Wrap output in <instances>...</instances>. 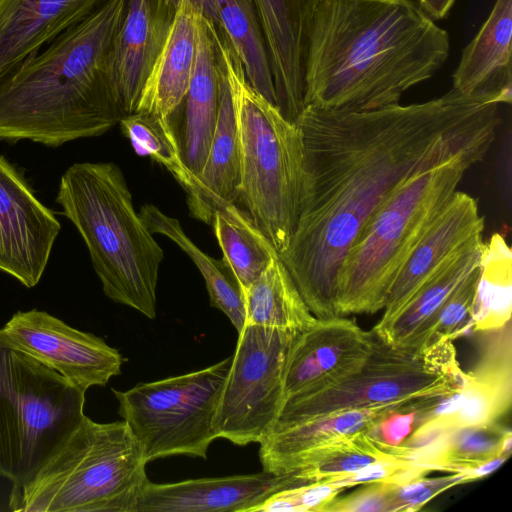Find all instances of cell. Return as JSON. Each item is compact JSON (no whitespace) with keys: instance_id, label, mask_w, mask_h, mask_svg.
Wrapping results in <instances>:
<instances>
[{"instance_id":"cell-1","label":"cell","mask_w":512,"mask_h":512,"mask_svg":"<svg viewBox=\"0 0 512 512\" xmlns=\"http://www.w3.org/2000/svg\"><path fill=\"white\" fill-rule=\"evenodd\" d=\"M502 104L452 89L421 103L344 112L306 105L298 222L279 258L317 319L339 317L338 275L377 208L410 177L463 153L486 155Z\"/></svg>"},{"instance_id":"cell-2","label":"cell","mask_w":512,"mask_h":512,"mask_svg":"<svg viewBox=\"0 0 512 512\" xmlns=\"http://www.w3.org/2000/svg\"><path fill=\"white\" fill-rule=\"evenodd\" d=\"M449 52L448 32L413 0H323L308 40L304 106L361 112L398 104Z\"/></svg>"},{"instance_id":"cell-3","label":"cell","mask_w":512,"mask_h":512,"mask_svg":"<svg viewBox=\"0 0 512 512\" xmlns=\"http://www.w3.org/2000/svg\"><path fill=\"white\" fill-rule=\"evenodd\" d=\"M127 1L105 0L0 84V140L59 147L119 124L108 63Z\"/></svg>"},{"instance_id":"cell-4","label":"cell","mask_w":512,"mask_h":512,"mask_svg":"<svg viewBox=\"0 0 512 512\" xmlns=\"http://www.w3.org/2000/svg\"><path fill=\"white\" fill-rule=\"evenodd\" d=\"M56 202L83 238L105 295L150 319L164 252L135 211L114 163H75L61 176Z\"/></svg>"},{"instance_id":"cell-5","label":"cell","mask_w":512,"mask_h":512,"mask_svg":"<svg viewBox=\"0 0 512 512\" xmlns=\"http://www.w3.org/2000/svg\"><path fill=\"white\" fill-rule=\"evenodd\" d=\"M484 154L470 152L422 171L401 184L371 215L341 265L340 316L384 309L401 267L468 169Z\"/></svg>"},{"instance_id":"cell-6","label":"cell","mask_w":512,"mask_h":512,"mask_svg":"<svg viewBox=\"0 0 512 512\" xmlns=\"http://www.w3.org/2000/svg\"><path fill=\"white\" fill-rule=\"evenodd\" d=\"M141 448L124 420L84 417L26 483L9 508L25 512H135L148 478Z\"/></svg>"},{"instance_id":"cell-7","label":"cell","mask_w":512,"mask_h":512,"mask_svg":"<svg viewBox=\"0 0 512 512\" xmlns=\"http://www.w3.org/2000/svg\"><path fill=\"white\" fill-rule=\"evenodd\" d=\"M216 45L231 91L239 132L240 201L278 255L295 231L301 201L303 150L295 123L256 92L222 31Z\"/></svg>"},{"instance_id":"cell-8","label":"cell","mask_w":512,"mask_h":512,"mask_svg":"<svg viewBox=\"0 0 512 512\" xmlns=\"http://www.w3.org/2000/svg\"><path fill=\"white\" fill-rule=\"evenodd\" d=\"M85 390L0 329V476L29 481L84 419Z\"/></svg>"},{"instance_id":"cell-9","label":"cell","mask_w":512,"mask_h":512,"mask_svg":"<svg viewBox=\"0 0 512 512\" xmlns=\"http://www.w3.org/2000/svg\"><path fill=\"white\" fill-rule=\"evenodd\" d=\"M232 356L197 371L112 389L118 413L147 462L172 455L206 458Z\"/></svg>"},{"instance_id":"cell-10","label":"cell","mask_w":512,"mask_h":512,"mask_svg":"<svg viewBox=\"0 0 512 512\" xmlns=\"http://www.w3.org/2000/svg\"><path fill=\"white\" fill-rule=\"evenodd\" d=\"M459 389L422 351L391 346L375 334L374 348L358 371L314 393L289 398L272 428L343 410L443 397Z\"/></svg>"},{"instance_id":"cell-11","label":"cell","mask_w":512,"mask_h":512,"mask_svg":"<svg viewBox=\"0 0 512 512\" xmlns=\"http://www.w3.org/2000/svg\"><path fill=\"white\" fill-rule=\"evenodd\" d=\"M297 333L244 325L214 419L218 438L244 446L270 432L285 403L286 363Z\"/></svg>"},{"instance_id":"cell-12","label":"cell","mask_w":512,"mask_h":512,"mask_svg":"<svg viewBox=\"0 0 512 512\" xmlns=\"http://www.w3.org/2000/svg\"><path fill=\"white\" fill-rule=\"evenodd\" d=\"M16 346L87 391L120 374L123 358L104 340L45 311H18L2 328Z\"/></svg>"},{"instance_id":"cell-13","label":"cell","mask_w":512,"mask_h":512,"mask_svg":"<svg viewBox=\"0 0 512 512\" xmlns=\"http://www.w3.org/2000/svg\"><path fill=\"white\" fill-rule=\"evenodd\" d=\"M60 228L52 210L0 155V270L27 288L36 286Z\"/></svg>"},{"instance_id":"cell-14","label":"cell","mask_w":512,"mask_h":512,"mask_svg":"<svg viewBox=\"0 0 512 512\" xmlns=\"http://www.w3.org/2000/svg\"><path fill=\"white\" fill-rule=\"evenodd\" d=\"M375 344L373 331L342 316L317 319L298 332L285 369V401L319 391L358 371Z\"/></svg>"},{"instance_id":"cell-15","label":"cell","mask_w":512,"mask_h":512,"mask_svg":"<svg viewBox=\"0 0 512 512\" xmlns=\"http://www.w3.org/2000/svg\"><path fill=\"white\" fill-rule=\"evenodd\" d=\"M180 0H128L108 63L124 115L136 111L143 87L169 33Z\"/></svg>"},{"instance_id":"cell-16","label":"cell","mask_w":512,"mask_h":512,"mask_svg":"<svg viewBox=\"0 0 512 512\" xmlns=\"http://www.w3.org/2000/svg\"><path fill=\"white\" fill-rule=\"evenodd\" d=\"M322 1L253 0L268 51L276 106L292 123L304 108L308 40Z\"/></svg>"},{"instance_id":"cell-17","label":"cell","mask_w":512,"mask_h":512,"mask_svg":"<svg viewBox=\"0 0 512 512\" xmlns=\"http://www.w3.org/2000/svg\"><path fill=\"white\" fill-rule=\"evenodd\" d=\"M299 484L290 474L267 471L165 484L147 480L135 512H251L273 493Z\"/></svg>"},{"instance_id":"cell-18","label":"cell","mask_w":512,"mask_h":512,"mask_svg":"<svg viewBox=\"0 0 512 512\" xmlns=\"http://www.w3.org/2000/svg\"><path fill=\"white\" fill-rule=\"evenodd\" d=\"M483 230L484 217L476 200L456 190L398 272L380 321L396 315L424 281L471 240L482 236Z\"/></svg>"},{"instance_id":"cell-19","label":"cell","mask_w":512,"mask_h":512,"mask_svg":"<svg viewBox=\"0 0 512 512\" xmlns=\"http://www.w3.org/2000/svg\"><path fill=\"white\" fill-rule=\"evenodd\" d=\"M216 26L198 16V44L193 75L181 103L165 118L181 159L197 179L206 163L218 119L220 85Z\"/></svg>"},{"instance_id":"cell-20","label":"cell","mask_w":512,"mask_h":512,"mask_svg":"<svg viewBox=\"0 0 512 512\" xmlns=\"http://www.w3.org/2000/svg\"><path fill=\"white\" fill-rule=\"evenodd\" d=\"M512 0L496 3L464 48L452 76V90L482 102H512Z\"/></svg>"},{"instance_id":"cell-21","label":"cell","mask_w":512,"mask_h":512,"mask_svg":"<svg viewBox=\"0 0 512 512\" xmlns=\"http://www.w3.org/2000/svg\"><path fill=\"white\" fill-rule=\"evenodd\" d=\"M105 0H0V84Z\"/></svg>"},{"instance_id":"cell-22","label":"cell","mask_w":512,"mask_h":512,"mask_svg":"<svg viewBox=\"0 0 512 512\" xmlns=\"http://www.w3.org/2000/svg\"><path fill=\"white\" fill-rule=\"evenodd\" d=\"M434 399L343 410L296 424L272 428L259 443V458L263 471L276 474L284 462L296 455L359 433H370L388 414L400 410L425 409Z\"/></svg>"},{"instance_id":"cell-23","label":"cell","mask_w":512,"mask_h":512,"mask_svg":"<svg viewBox=\"0 0 512 512\" xmlns=\"http://www.w3.org/2000/svg\"><path fill=\"white\" fill-rule=\"evenodd\" d=\"M216 50L220 85L218 119L204 168L197 177L193 190L187 194L191 214L209 224L218 207L227 203H236L239 198L241 179L236 114L217 45Z\"/></svg>"},{"instance_id":"cell-24","label":"cell","mask_w":512,"mask_h":512,"mask_svg":"<svg viewBox=\"0 0 512 512\" xmlns=\"http://www.w3.org/2000/svg\"><path fill=\"white\" fill-rule=\"evenodd\" d=\"M483 248L482 236L471 240L424 281L396 315L379 321L372 329L374 334L391 346L418 352L441 306L479 266Z\"/></svg>"},{"instance_id":"cell-25","label":"cell","mask_w":512,"mask_h":512,"mask_svg":"<svg viewBox=\"0 0 512 512\" xmlns=\"http://www.w3.org/2000/svg\"><path fill=\"white\" fill-rule=\"evenodd\" d=\"M198 16L189 0H180L135 112L165 119L185 97L196 60Z\"/></svg>"},{"instance_id":"cell-26","label":"cell","mask_w":512,"mask_h":512,"mask_svg":"<svg viewBox=\"0 0 512 512\" xmlns=\"http://www.w3.org/2000/svg\"><path fill=\"white\" fill-rule=\"evenodd\" d=\"M243 295L245 324L301 332L317 320L279 256L243 289Z\"/></svg>"},{"instance_id":"cell-27","label":"cell","mask_w":512,"mask_h":512,"mask_svg":"<svg viewBox=\"0 0 512 512\" xmlns=\"http://www.w3.org/2000/svg\"><path fill=\"white\" fill-rule=\"evenodd\" d=\"M139 215L152 234L168 237L191 258L205 280L211 306L221 310L239 333L245 325L243 289L227 262L203 252L186 235L177 219L156 206L144 205Z\"/></svg>"},{"instance_id":"cell-28","label":"cell","mask_w":512,"mask_h":512,"mask_svg":"<svg viewBox=\"0 0 512 512\" xmlns=\"http://www.w3.org/2000/svg\"><path fill=\"white\" fill-rule=\"evenodd\" d=\"M213 226L223 259L236 275L242 289L247 288L279 256L271 242L256 226L249 213L235 203L218 207Z\"/></svg>"},{"instance_id":"cell-29","label":"cell","mask_w":512,"mask_h":512,"mask_svg":"<svg viewBox=\"0 0 512 512\" xmlns=\"http://www.w3.org/2000/svg\"><path fill=\"white\" fill-rule=\"evenodd\" d=\"M224 33L252 88L276 105L268 51L253 0H214Z\"/></svg>"},{"instance_id":"cell-30","label":"cell","mask_w":512,"mask_h":512,"mask_svg":"<svg viewBox=\"0 0 512 512\" xmlns=\"http://www.w3.org/2000/svg\"><path fill=\"white\" fill-rule=\"evenodd\" d=\"M512 251L506 239L494 233L484 248L472 307L470 328L485 332L511 321Z\"/></svg>"},{"instance_id":"cell-31","label":"cell","mask_w":512,"mask_h":512,"mask_svg":"<svg viewBox=\"0 0 512 512\" xmlns=\"http://www.w3.org/2000/svg\"><path fill=\"white\" fill-rule=\"evenodd\" d=\"M511 431L497 422L452 429L425 453L421 464L431 471L458 472L501 456H510Z\"/></svg>"},{"instance_id":"cell-32","label":"cell","mask_w":512,"mask_h":512,"mask_svg":"<svg viewBox=\"0 0 512 512\" xmlns=\"http://www.w3.org/2000/svg\"><path fill=\"white\" fill-rule=\"evenodd\" d=\"M394 456L376 446L369 433L324 444L284 462L276 474L293 475L301 483L325 480L358 471Z\"/></svg>"},{"instance_id":"cell-33","label":"cell","mask_w":512,"mask_h":512,"mask_svg":"<svg viewBox=\"0 0 512 512\" xmlns=\"http://www.w3.org/2000/svg\"><path fill=\"white\" fill-rule=\"evenodd\" d=\"M123 134L140 156H149L163 165L189 194L196 178L184 165L174 136L162 117L134 112L119 122Z\"/></svg>"},{"instance_id":"cell-34","label":"cell","mask_w":512,"mask_h":512,"mask_svg":"<svg viewBox=\"0 0 512 512\" xmlns=\"http://www.w3.org/2000/svg\"><path fill=\"white\" fill-rule=\"evenodd\" d=\"M479 273L480 264L447 298L431 321L420 350L443 339L454 340L470 328Z\"/></svg>"},{"instance_id":"cell-35","label":"cell","mask_w":512,"mask_h":512,"mask_svg":"<svg viewBox=\"0 0 512 512\" xmlns=\"http://www.w3.org/2000/svg\"><path fill=\"white\" fill-rule=\"evenodd\" d=\"M343 490L323 480L306 482L273 493L251 512H324Z\"/></svg>"},{"instance_id":"cell-36","label":"cell","mask_w":512,"mask_h":512,"mask_svg":"<svg viewBox=\"0 0 512 512\" xmlns=\"http://www.w3.org/2000/svg\"><path fill=\"white\" fill-rule=\"evenodd\" d=\"M465 483H468L466 477L458 472L434 478L426 475L400 484L389 483L390 512L418 511L442 492Z\"/></svg>"},{"instance_id":"cell-37","label":"cell","mask_w":512,"mask_h":512,"mask_svg":"<svg viewBox=\"0 0 512 512\" xmlns=\"http://www.w3.org/2000/svg\"><path fill=\"white\" fill-rule=\"evenodd\" d=\"M430 472L428 468L412 461L392 457L375 462L358 471L331 477L323 481L335 483L345 490L357 485L376 482L400 484L426 476Z\"/></svg>"},{"instance_id":"cell-38","label":"cell","mask_w":512,"mask_h":512,"mask_svg":"<svg viewBox=\"0 0 512 512\" xmlns=\"http://www.w3.org/2000/svg\"><path fill=\"white\" fill-rule=\"evenodd\" d=\"M324 512H390L389 483L360 485L345 497H336Z\"/></svg>"},{"instance_id":"cell-39","label":"cell","mask_w":512,"mask_h":512,"mask_svg":"<svg viewBox=\"0 0 512 512\" xmlns=\"http://www.w3.org/2000/svg\"><path fill=\"white\" fill-rule=\"evenodd\" d=\"M418 414L419 409L394 411L382 419L369 435L386 445L397 446L418 425Z\"/></svg>"},{"instance_id":"cell-40","label":"cell","mask_w":512,"mask_h":512,"mask_svg":"<svg viewBox=\"0 0 512 512\" xmlns=\"http://www.w3.org/2000/svg\"><path fill=\"white\" fill-rule=\"evenodd\" d=\"M432 20H441L450 12L455 0H413Z\"/></svg>"},{"instance_id":"cell-41","label":"cell","mask_w":512,"mask_h":512,"mask_svg":"<svg viewBox=\"0 0 512 512\" xmlns=\"http://www.w3.org/2000/svg\"><path fill=\"white\" fill-rule=\"evenodd\" d=\"M195 10L220 30L219 17L214 0H189Z\"/></svg>"}]
</instances>
